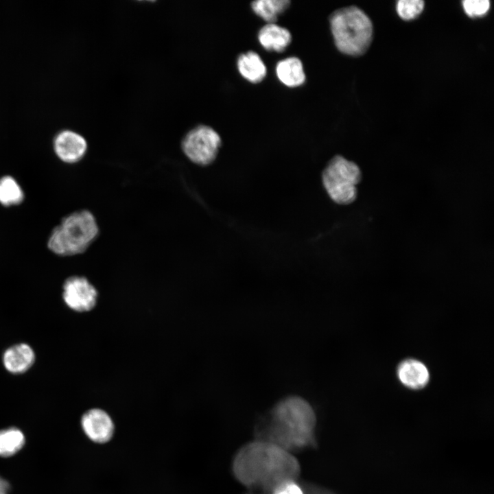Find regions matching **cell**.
<instances>
[{"label": "cell", "mask_w": 494, "mask_h": 494, "mask_svg": "<svg viewBox=\"0 0 494 494\" xmlns=\"http://www.w3.org/2000/svg\"><path fill=\"white\" fill-rule=\"evenodd\" d=\"M316 423L311 403L300 395H290L277 401L259 419L255 436L293 453L317 447Z\"/></svg>", "instance_id": "2"}, {"label": "cell", "mask_w": 494, "mask_h": 494, "mask_svg": "<svg viewBox=\"0 0 494 494\" xmlns=\"http://www.w3.org/2000/svg\"><path fill=\"white\" fill-rule=\"evenodd\" d=\"M397 376L403 385L413 390L424 388L430 379L427 368L423 362L414 359L401 362L397 368Z\"/></svg>", "instance_id": "11"}, {"label": "cell", "mask_w": 494, "mask_h": 494, "mask_svg": "<svg viewBox=\"0 0 494 494\" xmlns=\"http://www.w3.org/2000/svg\"><path fill=\"white\" fill-rule=\"evenodd\" d=\"M10 490V483L5 479L0 476V494H8Z\"/></svg>", "instance_id": "22"}, {"label": "cell", "mask_w": 494, "mask_h": 494, "mask_svg": "<svg viewBox=\"0 0 494 494\" xmlns=\"http://www.w3.org/2000/svg\"><path fill=\"white\" fill-rule=\"evenodd\" d=\"M275 71L279 80L288 87L300 86L306 80L303 63L296 56L279 60L276 64Z\"/></svg>", "instance_id": "13"}, {"label": "cell", "mask_w": 494, "mask_h": 494, "mask_svg": "<svg viewBox=\"0 0 494 494\" xmlns=\"http://www.w3.org/2000/svg\"><path fill=\"white\" fill-rule=\"evenodd\" d=\"M36 354L27 343L20 342L8 347L2 355V363L10 373L20 375L26 373L34 365Z\"/></svg>", "instance_id": "10"}, {"label": "cell", "mask_w": 494, "mask_h": 494, "mask_svg": "<svg viewBox=\"0 0 494 494\" xmlns=\"http://www.w3.org/2000/svg\"><path fill=\"white\" fill-rule=\"evenodd\" d=\"M424 1L421 0H399L397 3V11L404 20L416 18L423 11Z\"/></svg>", "instance_id": "18"}, {"label": "cell", "mask_w": 494, "mask_h": 494, "mask_svg": "<svg viewBox=\"0 0 494 494\" xmlns=\"http://www.w3.org/2000/svg\"><path fill=\"white\" fill-rule=\"evenodd\" d=\"M25 194L21 185L11 176L0 178V204L4 207H12L21 204Z\"/></svg>", "instance_id": "17"}, {"label": "cell", "mask_w": 494, "mask_h": 494, "mask_svg": "<svg viewBox=\"0 0 494 494\" xmlns=\"http://www.w3.org/2000/svg\"><path fill=\"white\" fill-rule=\"evenodd\" d=\"M271 494H304V491L298 480H286L279 483Z\"/></svg>", "instance_id": "20"}, {"label": "cell", "mask_w": 494, "mask_h": 494, "mask_svg": "<svg viewBox=\"0 0 494 494\" xmlns=\"http://www.w3.org/2000/svg\"><path fill=\"white\" fill-rule=\"evenodd\" d=\"M99 235V227L92 212L75 211L64 216L54 228L47 239L48 249L56 255L70 257L84 253Z\"/></svg>", "instance_id": "3"}, {"label": "cell", "mask_w": 494, "mask_h": 494, "mask_svg": "<svg viewBox=\"0 0 494 494\" xmlns=\"http://www.w3.org/2000/svg\"><path fill=\"white\" fill-rule=\"evenodd\" d=\"M362 179L358 165L341 155L334 156L322 173V182L329 198L341 205L353 202L357 198V185Z\"/></svg>", "instance_id": "5"}, {"label": "cell", "mask_w": 494, "mask_h": 494, "mask_svg": "<svg viewBox=\"0 0 494 494\" xmlns=\"http://www.w3.org/2000/svg\"><path fill=\"white\" fill-rule=\"evenodd\" d=\"M62 299L65 305L76 312H87L97 304L98 292L85 277L73 275L62 285Z\"/></svg>", "instance_id": "7"}, {"label": "cell", "mask_w": 494, "mask_h": 494, "mask_svg": "<svg viewBox=\"0 0 494 494\" xmlns=\"http://www.w3.org/2000/svg\"><path fill=\"white\" fill-rule=\"evenodd\" d=\"M301 464L294 455L272 443L255 439L237 451L232 462L235 478L252 492L271 494L286 480H298Z\"/></svg>", "instance_id": "1"}, {"label": "cell", "mask_w": 494, "mask_h": 494, "mask_svg": "<svg viewBox=\"0 0 494 494\" xmlns=\"http://www.w3.org/2000/svg\"><path fill=\"white\" fill-rule=\"evenodd\" d=\"M463 8L467 15L471 17L480 16L485 14L490 8L488 0H464L462 1Z\"/></svg>", "instance_id": "19"}, {"label": "cell", "mask_w": 494, "mask_h": 494, "mask_svg": "<svg viewBox=\"0 0 494 494\" xmlns=\"http://www.w3.org/2000/svg\"><path fill=\"white\" fill-rule=\"evenodd\" d=\"M290 0H257L251 3L252 11L267 23H275L290 5Z\"/></svg>", "instance_id": "15"}, {"label": "cell", "mask_w": 494, "mask_h": 494, "mask_svg": "<svg viewBox=\"0 0 494 494\" xmlns=\"http://www.w3.org/2000/svg\"><path fill=\"white\" fill-rule=\"evenodd\" d=\"M301 484L303 489L304 494H337L331 490L314 483L301 482Z\"/></svg>", "instance_id": "21"}, {"label": "cell", "mask_w": 494, "mask_h": 494, "mask_svg": "<svg viewBox=\"0 0 494 494\" xmlns=\"http://www.w3.org/2000/svg\"><path fill=\"white\" fill-rule=\"evenodd\" d=\"M54 149L56 156L62 162L74 164L85 156L88 144L86 140L79 133L72 130L59 132L54 141Z\"/></svg>", "instance_id": "9"}, {"label": "cell", "mask_w": 494, "mask_h": 494, "mask_svg": "<svg viewBox=\"0 0 494 494\" xmlns=\"http://www.w3.org/2000/svg\"><path fill=\"white\" fill-rule=\"evenodd\" d=\"M237 67L240 75L251 83L261 82L267 73L263 60L254 51L239 54L237 59Z\"/></svg>", "instance_id": "14"}, {"label": "cell", "mask_w": 494, "mask_h": 494, "mask_svg": "<svg viewBox=\"0 0 494 494\" xmlns=\"http://www.w3.org/2000/svg\"><path fill=\"white\" fill-rule=\"evenodd\" d=\"M329 25L336 47L342 54L361 56L370 45L372 21L360 8L349 5L336 10L329 16Z\"/></svg>", "instance_id": "4"}, {"label": "cell", "mask_w": 494, "mask_h": 494, "mask_svg": "<svg viewBox=\"0 0 494 494\" xmlns=\"http://www.w3.org/2000/svg\"><path fill=\"white\" fill-rule=\"evenodd\" d=\"M247 494H262V493H252H252H247Z\"/></svg>", "instance_id": "23"}, {"label": "cell", "mask_w": 494, "mask_h": 494, "mask_svg": "<svg viewBox=\"0 0 494 494\" xmlns=\"http://www.w3.org/2000/svg\"><path fill=\"white\" fill-rule=\"evenodd\" d=\"M25 437L17 427L0 430V456L10 457L17 454L25 445Z\"/></svg>", "instance_id": "16"}, {"label": "cell", "mask_w": 494, "mask_h": 494, "mask_svg": "<svg viewBox=\"0 0 494 494\" xmlns=\"http://www.w3.org/2000/svg\"><path fill=\"white\" fill-rule=\"evenodd\" d=\"M260 45L267 51L282 52L290 44L292 34L285 27L275 23H266L258 32Z\"/></svg>", "instance_id": "12"}, {"label": "cell", "mask_w": 494, "mask_h": 494, "mask_svg": "<svg viewBox=\"0 0 494 494\" xmlns=\"http://www.w3.org/2000/svg\"><path fill=\"white\" fill-rule=\"evenodd\" d=\"M81 425L84 434L92 441L104 443L114 433V424L110 415L99 408H92L84 413Z\"/></svg>", "instance_id": "8"}, {"label": "cell", "mask_w": 494, "mask_h": 494, "mask_svg": "<svg viewBox=\"0 0 494 494\" xmlns=\"http://www.w3.org/2000/svg\"><path fill=\"white\" fill-rule=\"evenodd\" d=\"M222 139L212 127L199 124L190 129L183 137L180 148L185 156L193 163L204 167L216 159Z\"/></svg>", "instance_id": "6"}]
</instances>
